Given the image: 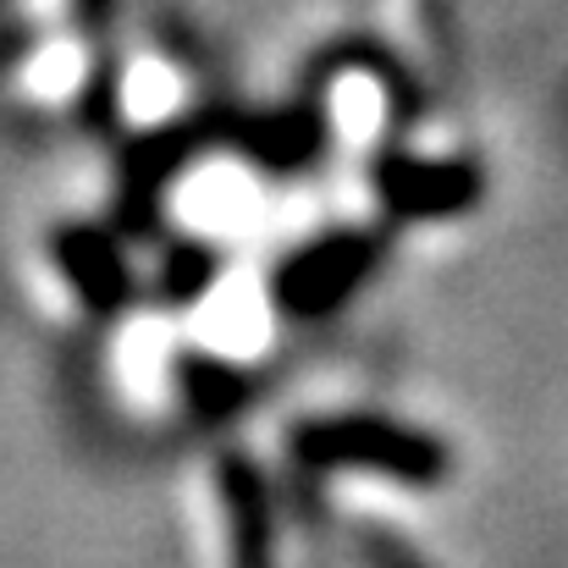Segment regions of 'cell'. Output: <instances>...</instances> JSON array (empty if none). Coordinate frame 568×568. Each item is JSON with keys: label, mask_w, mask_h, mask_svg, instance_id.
<instances>
[{"label": "cell", "mask_w": 568, "mask_h": 568, "mask_svg": "<svg viewBox=\"0 0 568 568\" xmlns=\"http://www.w3.org/2000/svg\"><path fill=\"white\" fill-rule=\"evenodd\" d=\"M293 453L310 469H365L397 486H436L447 475V447L430 430L381 414H326L293 430Z\"/></svg>", "instance_id": "cell-1"}, {"label": "cell", "mask_w": 568, "mask_h": 568, "mask_svg": "<svg viewBox=\"0 0 568 568\" xmlns=\"http://www.w3.org/2000/svg\"><path fill=\"white\" fill-rule=\"evenodd\" d=\"M376 193L408 221H447L480 199L475 161H381Z\"/></svg>", "instance_id": "cell-2"}, {"label": "cell", "mask_w": 568, "mask_h": 568, "mask_svg": "<svg viewBox=\"0 0 568 568\" xmlns=\"http://www.w3.org/2000/svg\"><path fill=\"white\" fill-rule=\"evenodd\" d=\"M371 260H376V248L365 243V237H321V243H310L282 276H276V298L287 304V310H298V315H321V310H332V304H343L359 282H365V271H371Z\"/></svg>", "instance_id": "cell-3"}, {"label": "cell", "mask_w": 568, "mask_h": 568, "mask_svg": "<svg viewBox=\"0 0 568 568\" xmlns=\"http://www.w3.org/2000/svg\"><path fill=\"white\" fill-rule=\"evenodd\" d=\"M55 254H61L67 282H72L94 310H122V298H128V271H122V254H111L105 237H94V232H67V237L55 243Z\"/></svg>", "instance_id": "cell-4"}, {"label": "cell", "mask_w": 568, "mask_h": 568, "mask_svg": "<svg viewBox=\"0 0 568 568\" xmlns=\"http://www.w3.org/2000/svg\"><path fill=\"white\" fill-rule=\"evenodd\" d=\"M204 343H210V359H248L265 348L271 337V321H265V304L254 293H215L204 298V321H199Z\"/></svg>", "instance_id": "cell-5"}, {"label": "cell", "mask_w": 568, "mask_h": 568, "mask_svg": "<svg viewBox=\"0 0 568 568\" xmlns=\"http://www.w3.org/2000/svg\"><path fill=\"white\" fill-rule=\"evenodd\" d=\"M221 503L232 519V552L260 564L271 552V503H265V480L254 475V464H221Z\"/></svg>", "instance_id": "cell-6"}, {"label": "cell", "mask_w": 568, "mask_h": 568, "mask_svg": "<svg viewBox=\"0 0 568 568\" xmlns=\"http://www.w3.org/2000/svg\"><path fill=\"white\" fill-rule=\"evenodd\" d=\"M189 215L204 232H232L254 215V183L237 166H210L189 183Z\"/></svg>", "instance_id": "cell-7"}, {"label": "cell", "mask_w": 568, "mask_h": 568, "mask_svg": "<svg viewBox=\"0 0 568 568\" xmlns=\"http://www.w3.org/2000/svg\"><path fill=\"white\" fill-rule=\"evenodd\" d=\"M332 122H337L348 139H359V144L381 139V128L392 122L386 89H381L371 72H343V78L332 83Z\"/></svg>", "instance_id": "cell-8"}, {"label": "cell", "mask_w": 568, "mask_h": 568, "mask_svg": "<svg viewBox=\"0 0 568 568\" xmlns=\"http://www.w3.org/2000/svg\"><path fill=\"white\" fill-rule=\"evenodd\" d=\"M178 94H183V78H178L166 61H139V67L128 72V111H133L139 122H161V116L178 105Z\"/></svg>", "instance_id": "cell-9"}]
</instances>
